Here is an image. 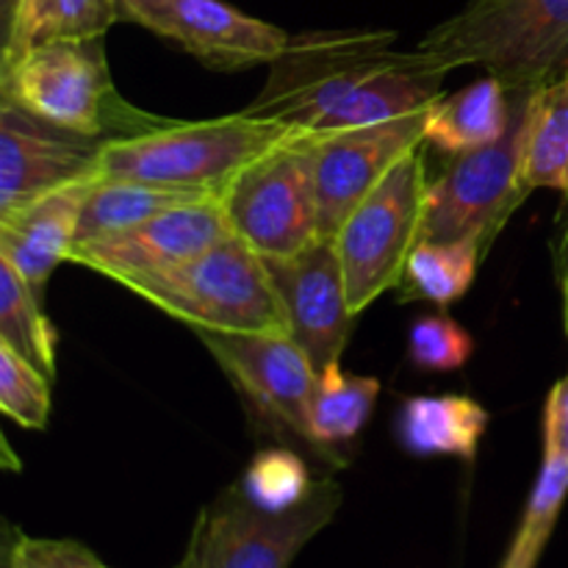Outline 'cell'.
I'll return each instance as SVG.
<instances>
[{
    "label": "cell",
    "instance_id": "52a82bcc",
    "mask_svg": "<svg viewBox=\"0 0 568 568\" xmlns=\"http://www.w3.org/2000/svg\"><path fill=\"white\" fill-rule=\"evenodd\" d=\"M525 92H514V122L499 142L453 155L427 183L419 242H475L488 253L532 189L521 178Z\"/></svg>",
    "mask_w": 568,
    "mask_h": 568
},
{
    "label": "cell",
    "instance_id": "484cf974",
    "mask_svg": "<svg viewBox=\"0 0 568 568\" xmlns=\"http://www.w3.org/2000/svg\"><path fill=\"white\" fill-rule=\"evenodd\" d=\"M0 410L28 430H44L50 419V377L0 342Z\"/></svg>",
    "mask_w": 568,
    "mask_h": 568
},
{
    "label": "cell",
    "instance_id": "5bb4252c",
    "mask_svg": "<svg viewBox=\"0 0 568 568\" xmlns=\"http://www.w3.org/2000/svg\"><path fill=\"white\" fill-rule=\"evenodd\" d=\"M197 336L266 419L308 442V403L316 369L288 333L197 331Z\"/></svg>",
    "mask_w": 568,
    "mask_h": 568
},
{
    "label": "cell",
    "instance_id": "4dcf8cb0",
    "mask_svg": "<svg viewBox=\"0 0 568 568\" xmlns=\"http://www.w3.org/2000/svg\"><path fill=\"white\" fill-rule=\"evenodd\" d=\"M560 294H564V327L568 338V227L564 236V247H560Z\"/></svg>",
    "mask_w": 568,
    "mask_h": 568
},
{
    "label": "cell",
    "instance_id": "d4e9b609",
    "mask_svg": "<svg viewBox=\"0 0 568 568\" xmlns=\"http://www.w3.org/2000/svg\"><path fill=\"white\" fill-rule=\"evenodd\" d=\"M568 497V460L544 455L525 519L503 568H536Z\"/></svg>",
    "mask_w": 568,
    "mask_h": 568
},
{
    "label": "cell",
    "instance_id": "ba28073f",
    "mask_svg": "<svg viewBox=\"0 0 568 568\" xmlns=\"http://www.w3.org/2000/svg\"><path fill=\"white\" fill-rule=\"evenodd\" d=\"M425 148V144H422ZM405 155L381 186L338 227L336 244L355 314L399 286L410 253L419 244L427 197L425 150Z\"/></svg>",
    "mask_w": 568,
    "mask_h": 568
},
{
    "label": "cell",
    "instance_id": "9c48e42d",
    "mask_svg": "<svg viewBox=\"0 0 568 568\" xmlns=\"http://www.w3.org/2000/svg\"><path fill=\"white\" fill-rule=\"evenodd\" d=\"M311 136L253 161L220 194L231 231L264 258H292L320 239Z\"/></svg>",
    "mask_w": 568,
    "mask_h": 568
},
{
    "label": "cell",
    "instance_id": "83f0119b",
    "mask_svg": "<svg viewBox=\"0 0 568 568\" xmlns=\"http://www.w3.org/2000/svg\"><path fill=\"white\" fill-rule=\"evenodd\" d=\"M475 338L447 314L422 316L408 336V355L425 372H458L469 364Z\"/></svg>",
    "mask_w": 568,
    "mask_h": 568
},
{
    "label": "cell",
    "instance_id": "7402d4cb",
    "mask_svg": "<svg viewBox=\"0 0 568 568\" xmlns=\"http://www.w3.org/2000/svg\"><path fill=\"white\" fill-rule=\"evenodd\" d=\"M200 197H205V194L155 186V183L142 181H100L98 178L81 211L75 244L120 233L125 227L161 214V211L175 209L181 203H192V200Z\"/></svg>",
    "mask_w": 568,
    "mask_h": 568
},
{
    "label": "cell",
    "instance_id": "8992f818",
    "mask_svg": "<svg viewBox=\"0 0 568 568\" xmlns=\"http://www.w3.org/2000/svg\"><path fill=\"white\" fill-rule=\"evenodd\" d=\"M338 505L342 488L333 480H316L308 497L286 510L261 508L233 486L197 516L178 568H288L331 525Z\"/></svg>",
    "mask_w": 568,
    "mask_h": 568
},
{
    "label": "cell",
    "instance_id": "44dd1931",
    "mask_svg": "<svg viewBox=\"0 0 568 568\" xmlns=\"http://www.w3.org/2000/svg\"><path fill=\"white\" fill-rule=\"evenodd\" d=\"M381 394L377 377L344 375L342 364L327 366L316 375L308 403V442L316 447H333L358 436L369 422Z\"/></svg>",
    "mask_w": 568,
    "mask_h": 568
},
{
    "label": "cell",
    "instance_id": "d6986e66",
    "mask_svg": "<svg viewBox=\"0 0 568 568\" xmlns=\"http://www.w3.org/2000/svg\"><path fill=\"white\" fill-rule=\"evenodd\" d=\"M521 178L530 189L568 194V75L527 94Z\"/></svg>",
    "mask_w": 568,
    "mask_h": 568
},
{
    "label": "cell",
    "instance_id": "1f68e13d",
    "mask_svg": "<svg viewBox=\"0 0 568 568\" xmlns=\"http://www.w3.org/2000/svg\"><path fill=\"white\" fill-rule=\"evenodd\" d=\"M17 3H20V0H0V48H3V42L9 39V33H11V22H14Z\"/></svg>",
    "mask_w": 568,
    "mask_h": 568
},
{
    "label": "cell",
    "instance_id": "277c9868",
    "mask_svg": "<svg viewBox=\"0 0 568 568\" xmlns=\"http://www.w3.org/2000/svg\"><path fill=\"white\" fill-rule=\"evenodd\" d=\"M419 50L455 67H483L510 92L568 75V0H469L438 22Z\"/></svg>",
    "mask_w": 568,
    "mask_h": 568
},
{
    "label": "cell",
    "instance_id": "6da1fadb",
    "mask_svg": "<svg viewBox=\"0 0 568 568\" xmlns=\"http://www.w3.org/2000/svg\"><path fill=\"white\" fill-rule=\"evenodd\" d=\"M394 31H331L288 39L247 114L311 133L377 125L442 98L447 67L394 48Z\"/></svg>",
    "mask_w": 568,
    "mask_h": 568
},
{
    "label": "cell",
    "instance_id": "7c38bea8",
    "mask_svg": "<svg viewBox=\"0 0 568 568\" xmlns=\"http://www.w3.org/2000/svg\"><path fill=\"white\" fill-rule=\"evenodd\" d=\"M227 236L233 231L222 200L200 197L111 236L72 244L70 261L131 288L144 277L189 264Z\"/></svg>",
    "mask_w": 568,
    "mask_h": 568
},
{
    "label": "cell",
    "instance_id": "603a6c76",
    "mask_svg": "<svg viewBox=\"0 0 568 568\" xmlns=\"http://www.w3.org/2000/svg\"><path fill=\"white\" fill-rule=\"evenodd\" d=\"M483 247L475 242H419L405 264L403 300L453 305L471 288Z\"/></svg>",
    "mask_w": 568,
    "mask_h": 568
},
{
    "label": "cell",
    "instance_id": "9a60e30c",
    "mask_svg": "<svg viewBox=\"0 0 568 568\" xmlns=\"http://www.w3.org/2000/svg\"><path fill=\"white\" fill-rule=\"evenodd\" d=\"M103 142L42 125L14 105L0 109V216L31 200L98 175Z\"/></svg>",
    "mask_w": 568,
    "mask_h": 568
},
{
    "label": "cell",
    "instance_id": "ac0fdd59",
    "mask_svg": "<svg viewBox=\"0 0 568 568\" xmlns=\"http://www.w3.org/2000/svg\"><path fill=\"white\" fill-rule=\"evenodd\" d=\"M488 410L464 394L444 397H410L399 405L397 438L408 453L455 455L475 460L477 447L488 430Z\"/></svg>",
    "mask_w": 568,
    "mask_h": 568
},
{
    "label": "cell",
    "instance_id": "30bf717a",
    "mask_svg": "<svg viewBox=\"0 0 568 568\" xmlns=\"http://www.w3.org/2000/svg\"><path fill=\"white\" fill-rule=\"evenodd\" d=\"M116 11L120 22L148 28L200 64L222 72L272 64L292 39L225 0H116Z\"/></svg>",
    "mask_w": 568,
    "mask_h": 568
},
{
    "label": "cell",
    "instance_id": "ffe728a7",
    "mask_svg": "<svg viewBox=\"0 0 568 568\" xmlns=\"http://www.w3.org/2000/svg\"><path fill=\"white\" fill-rule=\"evenodd\" d=\"M114 22H120L116 0H20L9 39L0 48V64L39 44L105 37Z\"/></svg>",
    "mask_w": 568,
    "mask_h": 568
},
{
    "label": "cell",
    "instance_id": "e0dca14e",
    "mask_svg": "<svg viewBox=\"0 0 568 568\" xmlns=\"http://www.w3.org/2000/svg\"><path fill=\"white\" fill-rule=\"evenodd\" d=\"M514 122V92L499 78L486 75L453 94H442L427 109L425 144L444 155L488 148Z\"/></svg>",
    "mask_w": 568,
    "mask_h": 568
},
{
    "label": "cell",
    "instance_id": "8fae6325",
    "mask_svg": "<svg viewBox=\"0 0 568 568\" xmlns=\"http://www.w3.org/2000/svg\"><path fill=\"white\" fill-rule=\"evenodd\" d=\"M427 109L377 125L311 136L320 239H336L347 216L408 153L425 144Z\"/></svg>",
    "mask_w": 568,
    "mask_h": 568
},
{
    "label": "cell",
    "instance_id": "3957f363",
    "mask_svg": "<svg viewBox=\"0 0 568 568\" xmlns=\"http://www.w3.org/2000/svg\"><path fill=\"white\" fill-rule=\"evenodd\" d=\"M3 103L72 136L109 142L136 136L164 120L120 98L105 61L103 37L50 42L0 64Z\"/></svg>",
    "mask_w": 568,
    "mask_h": 568
},
{
    "label": "cell",
    "instance_id": "4fadbf2b",
    "mask_svg": "<svg viewBox=\"0 0 568 568\" xmlns=\"http://www.w3.org/2000/svg\"><path fill=\"white\" fill-rule=\"evenodd\" d=\"M288 322V336L305 349L316 375L342 364L353 333V305L333 239H316L292 258H266Z\"/></svg>",
    "mask_w": 568,
    "mask_h": 568
},
{
    "label": "cell",
    "instance_id": "7a4b0ae2",
    "mask_svg": "<svg viewBox=\"0 0 568 568\" xmlns=\"http://www.w3.org/2000/svg\"><path fill=\"white\" fill-rule=\"evenodd\" d=\"M308 133L247 111L203 122H164L136 136L103 142L98 178L142 181L220 197L253 161Z\"/></svg>",
    "mask_w": 568,
    "mask_h": 568
},
{
    "label": "cell",
    "instance_id": "f546056e",
    "mask_svg": "<svg viewBox=\"0 0 568 568\" xmlns=\"http://www.w3.org/2000/svg\"><path fill=\"white\" fill-rule=\"evenodd\" d=\"M544 455L568 460V372L555 383L544 408Z\"/></svg>",
    "mask_w": 568,
    "mask_h": 568
},
{
    "label": "cell",
    "instance_id": "4316f807",
    "mask_svg": "<svg viewBox=\"0 0 568 568\" xmlns=\"http://www.w3.org/2000/svg\"><path fill=\"white\" fill-rule=\"evenodd\" d=\"M239 486L261 508L286 510L303 503L314 483L297 455L288 449H266L255 455Z\"/></svg>",
    "mask_w": 568,
    "mask_h": 568
},
{
    "label": "cell",
    "instance_id": "f1b7e54d",
    "mask_svg": "<svg viewBox=\"0 0 568 568\" xmlns=\"http://www.w3.org/2000/svg\"><path fill=\"white\" fill-rule=\"evenodd\" d=\"M9 568H109L98 555L75 541L55 538H20L11 549Z\"/></svg>",
    "mask_w": 568,
    "mask_h": 568
},
{
    "label": "cell",
    "instance_id": "cb8c5ba5",
    "mask_svg": "<svg viewBox=\"0 0 568 568\" xmlns=\"http://www.w3.org/2000/svg\"><path fill=\"white\" fill-rule=\"evenodd\" d=\"M0 342L31 361L53 381L55 331L39 305V292L6 261H0Z\"/></svg>",
    "mask_w": 568,
    "mask_h": 568
},
{
    "label": "cell",
    "instance_id": "5b68a950",
    "mask_svg": "<svg viewBox=\"0 0 568 568\" xmlns=\"http://www.w3.org/2000/svg\"><path fill=\"white\" fill-rule=\"evenodd\" d=\"M131 292L194 331L288 333L266 258L236 233L189 264L133 283Z\"/></svg>",
    "mask_w": 568,
    "mask_h": 568
},
{
    "label": "cell",
    "instance_id": "2e32d148",
    "mask_svg": "<svg viewBox=\"0 0 568 568\" xmlns=\"http://www.w3.org/2000/svg\"><path fill=\"white\" fill-rule=\"evenodd\" d=\"M98 175L55 189L0 216V261L14 266L39 294L61 261H70L78 222Z\"/></svg>",
    "mask_w": 568,
    "mask_h": 568
}]
</instances>
